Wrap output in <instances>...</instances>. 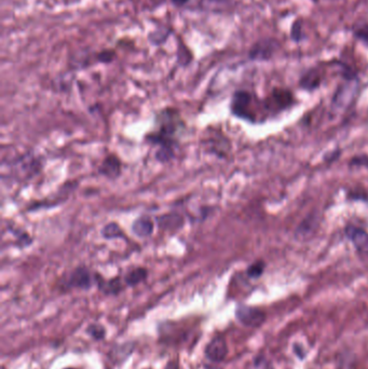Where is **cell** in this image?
I'll list each match as a JSON object with an SVG mask.
<instances>
[{
	"mask_svg": "<svg viewBox=\"0 0 368 369\" xmlns=\"http://www.w3.org/2000/svg\"><path fill=\"white\" fill-rule=\"evenodd\" d=\"M78 187V182H67L63 184L62 187H60L59 191L55 192L53 196H49L47 199L41 200V201H35L34 203H31L27 206L26 211L27 212H35L39 211L42 209H53L57 208L60 204L65 203L68 197L70 196L71 192L75 191V189Z\"/></svg>",
	"mask_w": 368,
	"mask_h": 369,
	"instance_id": "6",
	"label": "cell"
},
{
	"mask_svg": "<svg viewBox=\"0 0 368 369\" xmlns=\"http://www.w3.org/2000/svg\"><path fill=\"white\" fill-rule=\"evenodd\" d=\"M8 165L11 168L13 176L20 181L29 182L41 173L43 160L42 157L37 156L34 151H27L8 161Z\"/></svg>",
	"mask_w": 368,
	"mask_h": 369,
	"instance_id": "2",
	"label": "cell"
},
{
	"mask_svg": "<svg viewBox=\"0 0 368 369\" xmlns=\"http://www.w3.org/2000/svg\"><path fill=\"white\" fill-rule=\"evenodd\" d=\"M187 123L176 107H164L154 115L153 129L145 135L148 145L158 147L154 158L165 164L176 156L179 140L186 132Z\"/></svg>",
	"mask_w": 368,
	"mask_h": 369,
	"instance_id": "1",
	"label": "cell"
},
{
	"mask_svg": "<svg viewBox=\"0 0 368 369\" xmlns=\"http://www.w3.org/2000/svg\"><path fill=\"white\" fill-rule=\"evenodd\" d=\"M8 231L14 237L15 245L18 248H21V249L26 248V247L31 246L34 243V238L30 235L29 231H26L18 227H11V226L8 227Z\"/></svg>",
	"mask_w": 368,
	"mask_h": 369,
	"instance_id": "19",
	"label": "cell"
},
{
	"mask_svg": "<svg viewBox=\"0 0 368 369\" xmlns=\"http://www.w3.org/2000/svg\"><path fill=\"white\" fill-rule=\"evenodd\" d=\"M235 318L244 326L256 328L261 326L266 321V313L251 305L239 304L235 309Z\"/></svg>",
	"mask_w": 368,
	"mask_h": 369,
	"instance_id": "8",
	"label": "cell"
},
{
	"mask_svg": "<svg viewBox=\"0 0 368 369\" xmlns=\"http://www.w3.org/2000/svg\"><path fill=\"white\" fill-rule=\"evenodd\" d=\"M352 166L353 165H357V166H361V165H364V166H368V157L367 156H360V157H355L352 159L351 163H350Z\"/></svg>",
	"mask_w": 368,
	"mask_h": 369,
	"instance_id": "24",
	"label": "cell"
},
{
	"mask_svg": "<svg viewBox=\"0 0 368 369\" xmlns=\"http://www.w3.org/2000/svg\"><path fill=\"white\" fill-rule=\"evenodd\" d=\"M95 285L98 291L105 296H118L123 292L125 287L123 277L115 276L106 280L98 272H95Z\"/></svg>",
	"mask_w": 368,
	"mask_h": 369,
	"instance_id": "13",
	"label": "cell"
},
{
	"mask_svg": "<svg viewBox=\"0 0 368 369\" xmlns=\"http://www.w3.org/2000/svg\"><path fill=\"white\" fill-rule=\"evenodd\" d=\"M149 271L145 267H134L127 270L125 274L122 276L123 282L127 287H135L144 283L148 278Z\"/></svg>",
	"mask_w": 368,
	"mask_h": 369,
	"instance_id": "16",
	"label": "cell"
},
{
	"mask_svg": "<svg viewBox=\"0 0 368 369\" xmlns=\"http://www.w3.org/2000/svg\"><path fill=\"white\" fill-rule=\"evenodd\" d=\"M100 235L105 240H127V236L122 227L116 221L106 223L100 230Z\"/></svg>",
	"mask_w": 368,
	"mask_h": 369,
	"instance_id": "18",
	"label": "cell"
},
{
	"mask_svg": "<svg viewBox=\"0 0 368 369\" xmlns=\"http://www.w3.org/2000/svg\"><path fill=\"white\" fill-rule=\"evenodd\" d=\"M265 263L262 260H257L246 269V274L251 278H258L265 271Z\"/></svg>",
	"mask_w": 368,
	"mask_h": 369,
	"instance_id": "22",
	"label": "cell"
},
{
	"mask_svg": "<svg viewBox=\"0 0 368 369\" xmlns=\"http://www.w3.org/2000/svg\"><path fill=\"white\" fill-rule=\"evenodd\" d=\"M204 369H219V368H215V367L211 366V365H205V366H204Z\"/></svg>",
	"mask_w": 368,
	"mask_h": 369,
	"instance_id": "26",
	"label": "cell"
},
{
	"mask_svg": "<svg viewBox=\"0 0 368 369\" xmlns=\"http://www.w3.org/2000/svg\"><path fill=\"white\" fill-rule=\"evenodd\" d=\"M155 222L161 230L175 233L182 229L185 224V218L178 212H170L155 217Z\"/></svg>",
	"mask_w": 368,
	"mask_h": 369,
	"instance_id": "14",
	"label": "cell"
},
{
	"mask_svg": "<svg viewBox=\"0 0 368 369\" xmlns=\"http://www.w3.org/2000/svg\"><path fill=\"white\" fill-rule=\"evenodd\" d=\"M63 369H77V368H72V367H66V368H63Z\"/></svg>",
	"mask_w": 368,
	"mask_h": 369,
	"instance_id": "27",
	"label": "cell"
},
{
	"mask_svg": "<svg viewBox=\"0 0 368 369\" xmlns=\"http://www.w3.org/2000/svg\"><path fill=\"white\" fill-rule=\"evenodd\" d=\"M155 228V221L148 215H142L137 217L131 226V231L137 238L146 239L153 235Z\"/></svg>",
	"mask_w": 368,
	"mask_h": 369,
	"instance_id": "15",
	"label": "cell"
},
{
	"mask_svg": "<svg viewBox=\"0 0 368 369\" xmlns=\"http://www.w3.org/2000/svg\"><path fill=\"white\" fill-rule=\"evenodd\" d=\"M97 173L108 181H117L122 175V161L116 154H108L97 168Z\"/></svg>",
	"mask_w": 368,
	"mask_h": 369,
	"instance_id": "9",
	"label": "cell"
},
{
	"mask_svg": "<svg viewBox=\"0 0 368 369\" xmlns=\"http://www.w3.org/2000/svg\"><path fill=\"white\" fill-rule=\"evenodd\" d=\"M345 83L340 84L333 95L332 106L335 110L344 112L350 109L352 105L355 103L356 97L358 95V80L356 77L346 78Z\"/></svg>",
	"mask_w": 368,
	"mask_h": 369,
	"instance_id": "4",
	"label": "cell"
},
{
	"mask_svg": "<svg viewBox=\"0 0 368 369\" xmlns=\"http://www.w3.org/2000/svg\"><path fill=\"white\" fill-rule=\"evenodd\" d=\"M65 280L64 286L66 290L90 291L95 285V272H92L89 267L80 265L71 270Z\"/></svg>",
	"mask_w": 368,
	"mask_h": 369,
	"instance_id": "5",
	"label": "cell"
},
{
	"mask_svg": "<svg viewBox=\"0 0 368 369\" xmlns=\"http://www.w3.org/2000/svg\"><path fill=\"white\" fill-rule=\"evenodd\" d=\"M87 334L95 341H100L106 337V328L100 324L93 323L87 327Z\"/></svg>",
	"mask_w": 368,
	"mask_h": 369,
	"instance_id": "20",
	"label": "cell"
},
{
	"mask_svg": "<svg viewBox=\"0 0 368 369\" xmlns=\"http://www.w3.org/2000/svg\"><path fill=\"white\" fill-rule=\"evenodd\" d=\"M322 83V75L318 68H311L299 80V86L306 91H314Z\"/></svg>",
	"mask_w": 368,
	"mask_h": 369,
	"instance_id": "17",
	"label": "cell"
},
{
	"mask_svg": "<svg viewBox=\"0 0 368 369\" xmlns=\"http://www.w3.org/2000/svg\"><path fill=\"white\" fill-rule=\"evenodd\" d=\"M291 37H292L293 40H295L297 42H299L303 38L301 20H296L295 22L293 23L292 30H291Z\"/></svg>",
	"mask_w": 368,
	"mask_h": 369,
	"instance_id": "23",
	"label": "cell"
},
{
	"mask_svg": "<svg viewBox=\"0 0 368 369\" xmlns=\"http://www.w3.org/2000/svg\"><path fill=\"white\" fill-rule=\"evenodd\" d=\"M352 34L354 38L363 42L366 47H368V23H361L355 25L352 30Z\"/></svg>",
	"mask_w": 368,
	"mask_h": 369,
	"instance_id": "21",
	"label": "cell"
},
{
	"mask_svg": "<svg viewBox=\"0 0 368 369\" xmlns=\"http://www.w3.org/2000/svg\"><path fill=\"white\" fill-rule=\"evenodd\" d=\"M347 238L350 240L357 253L368 255V232L354 224H348L345 229Z\"/></svg>",
	"mask_w": 368,
	"mask_h": 369,
	"instance_id": "12",
	"label": "cell"
},
{
	"mask_svg": "<svg viewBox=\"0 0 368 369\" xmlns=\"http://www.w3.org/2000/svg\"><path fill=\"white\" fill-rule=\"evenodd\" d=\"M204 355L212 363H222L228 355V345L224 336H215L204 348Z\"/></svg>",
	"mask_w": 368,
	"mask_h": 369,
	"instance_id": "11",
	"label": "cell"
},
{
	"mask_svg": "<svg viewBox=\"0 0 368 369\" xmlns=\"http://www.w3.org/2000/svg\"><path fill=\"white\" fill-rule=\"evenodd\" d=\"M262 104L265 110L270 111L271 113H279L288 109L294 104V95L290 90L275 88Z\"/></svg>",
	"mask_w": 368,
	"mask_h": 369,
	"instance_id": "7",
	"label": "cell"
},
{
	"mask_svg": "<svg viewBox=\"0 0 368 369\" xmlns=\"http://www.w3.org/2000/svg\"><path fill=\"white\" fill-rule=\"evenodd\" d=\"M164 369H180V367L176 359H170L167 365H165Z\"/></svg>",
	"mask_w": 368,
	"mask_h": 369,
	"instance_id": "25",
	"label": "cell"
},
{
	"mask_svg": "<svg viewBox=\"0 0 368 369\" xmlns=\"http://www.w3.org/2000/svg\"><path fill=\"white\" fill-rule=\"evenodd\" d=\"M279 48V41L272 38H265L257 41L250 50L248 56L252 61H269Z\"/></svg>",
	"mask_w": 368,
	"mask_h": 369,
	"instance_id": "10",
	"label": "cell"
},
{
	"mask_svg": "<svg viewBox=\"0 0 368 369\" xmlns=\"http://www.w3.org/2000/svg\"><path fill=\"white\" fill-rule=\"evenodd\" d=\"M258 104L255 96L245 90H238L232 95L230 103V111L236 118L255 123L257 122V108Z\"/></svg>",
	"mask_w": 368,
	"mask_h": 369,
	"instance_id": "3",
	"label": "cell"
}]
</instances>
